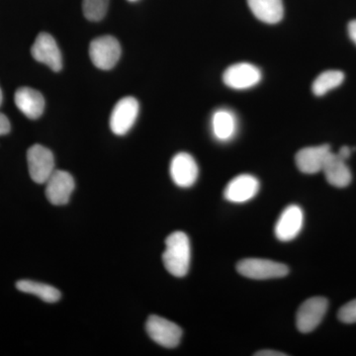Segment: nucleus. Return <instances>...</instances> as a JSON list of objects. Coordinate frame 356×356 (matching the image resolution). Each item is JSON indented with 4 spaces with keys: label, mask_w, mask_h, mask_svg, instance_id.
I'll use <instances>...</instances> for the list:
<instances>
[{
    "label": "nucleus",
    "mask_w": 356,
    "mask_h": 356,
    "mask_svg": "<svg viewBox=\"0 0 356 356\" xmlns=\"http://www.w3.org/2000/svg\"><path fill=\"white\" fill-rule=\"evenodd\" d=\"M27 161L30 177L38 184H46L56 170L53 153L42 145H34L28 149Z\"/></svg>",
    "instance_id": "nucleus-5"
},
{
    "label": "nucleus",
    "mask_w": 356,
    "mask_h": 356,
    "mask_svg": "<svg viewBox=\"0 0 356 356\" xmlns=\"http://www.w3.org/2000/svg\"><path fill=\"white\" fill-rule=\"evenodd\" d=\"M147 334L152 339L166 348H177L182 337L179 325L159 316H151L146 324Z\"/></svg>",
    "instance_id": "nucleus-6"
},
{
    "label": "nucleus",
    "mask_w": 356,
    "mask_h": 356,
    "mask_svg": "<svg viewBox=\"0 0 356 356\" xmlns=\"http://www.w3.org/2000/svg\"><path fill=\"white\" fill-rule=\"evenodd\" d=\"M109 0H83L84 17L92 22L102 20L108 10Z\"/></svg>",
    "instance_id": "nucleus-21"
},
{
    "label": "nucleus",
    "mask_w": 356,
    "mask_h": 356,
    "mask_svg": "<svg viewBox=\"0 0 356 356\" xmlns=\"http://www.w3.org/2000/svg\"><path fill=\"white\" fill-rule=\"evenodd\" d=\"M89 57L98 69H113L121 57V46L113 36L98 37L89 46Z\"/></svg>",
    "instance_id": "nucleus-3"
},
{
    "label": "nucleus",
    "mask_w": 356,
    "mask_h": 356,
    "mask_svg": "<svg viewBox=\"0 0 356 356\" xmlns=\"http://www.w3.org/2000/svg\"><path fill=\"white\" fill-rule=\"evenodd\" d=\"M31 54L37 62L48 65L54 72L62 70V54L57 42L49 33H40L33 44Z\"/></svg>",
    "instance_id": "nucleus-9"
},
{
    "label": "nucleus",
    "mask_w": 356,
    "mask_h": 356,
    "mask_svg": "<svg viewBox=\"0 0 356 356\" xmlns=\"http://www.w3.org/2000/svg\"><path fill=\"white\" fill-rule=\"evenodd\" d=\"M351 153H353V149H351L350 147L344 146L341 147V149H339V153L337 154H339V158L346 161V159H350Z\"/></svg>",
    "instance_id": "nucleus-24"
},
{
    "label": "nucleus",
    "mask_w": 356,
    "mask_h": 356,
    "mask_svg": "<svg viewBox=\"0 0 356 356\" xmlns=\"http://www.w3.org/2000/svg\"><path fill=\"white\" fill-rule=\"evenodd\" d=\"M327 300L324 297H312L299 307L296 315V325L303 334L313 332L324 318L327 311Z\"/></svg>",
    "instance_id": "nucleus-7"
},
{
    "label": "nucleus",
    "mask_w": 356,
    "mask_h": 356,
    "mask_svg": "<svg viewBox=\"0 0 356 356\" xmlns=\"http://www.w3.org/2000/svg\"><path fill=\"white\" fill-rule=\"evenodd\" d=\"M10 122L6 115L0 113V136L6 135L10 132Z\"/></svg>",
    "instance_id": "nucleus-23"
},
{
    "label": "nucleus",
    "mask_w": 356,
    "mask_h": 356,
    "mask_svg": "<svg viewBox=\"0 0 356 356\" xmlns=\"http://www.w3.org/2000/svg\"><path fill=\"white\" fill-rule=\"evenodd\" d=\"M331 153V147L329 145L304 147L295 156L297 168L300 172L306 175H315L322 172L325 161Z\"/></svg>",
    "instance_id": "nucleus-14"
},
{
    "label": "nucleus",
    "mask_w": 356,
    "mask_h": 356,
    "mask_svg": "<svg viewBox=\"0 0 356 356\" xmlns=\"http://www.w3.org/2000/svg\"><path fill=\"white\" fill-rule=\"evenodd\" d=\"M74 177L65 170H55L46 182V197L56 206L65 205L74 191Z\"/></svg>",
    "instance_id": "nucleus-10"
},
{
    "label": "nucleus",
    "mask_w": 356,
    "mask_h": 356,
    "mask_svg": "<svg viewBox=\"0 0 356 356\" xmlns=\"http://www.w3.org/2000/svg\"><path fill=\"white\" fill-rule=\"evenodd\" d=\"M337 316L339 321L346 324H355L356 323V299L341 307Z\"/></svg>",
    "instance_id": "nucleus-22"
},
{
    "label": "nucleus",
    "mask_w": 356,
    "mask_h": 356,
    "mask_svg": "<svg viewBox=\"0 0 356 356\" xmlns=\"http://www.w3.org/2000/svg\"><path fill=\"white\" fill-rule=\"evenodd\" d=\"M261 70L248 63H240V64L231 65L222 74L224 83L228 88L236 89V90L254 88L261 83Z\"/></svg>",
    "instance_id": "nucleus-8"
},
{
    "label": "nucleus",
    "mask_w": 356,
    "mask_h": 356,
    "mask_svg": "<svg viewBox=\"0 0 356 356\" xmlns=\"http://www.w3.org/2000/svg\"><path fill=\"white\" fill-rule=\"evenodd\" d=\"M259 188L261 184L254 175H238L227 185L224 191V197L229 202L245 203L257 196Z\"/></svg>",
    "instance_id": "nucleus-12"
},
{
    "label": "nucleus",
    "mask_w": 356,
    "mask_h": 356,
    "mask_svg": "<svg viewBox=\"0 0 356 356\" xmlns=\"http://www.w3.org/2000/svg\"><path fill=\"white\" fill-rule=\"evenodd\" d=\"M213 136L220 142H229L235 137L238 121L235 114L229 109H218L211 120Z\"/></svg>",
    "instance_id": "nucleus-17"
},
{
    "label": "nucleus",
    "mask_w": 356,
    "mask_h": 356,
    "mask_svg": "<svg viewBox=\"0 0 356 356\" xmlns=\"http://www.w3.org/2000/svg\"><path fill=\"white\" fill-rule=\"evenodd\" d=\"M170 177L177 186L191 187L195 184L199 175V168L191 154L179 153L175 154L170 163Z\"/></svg>",
    "instance_id": "nucleus-13"
},
{
    "label": "nucleus",
    "mask_w": 356,
    "mask_h": 356,
    "mask_svg": "<svg viewBox=\"0 0 356 356\" xmlns=\"http://www.w3.org/2000/svg\"><path fill=\"white\" fill-rule=\"evenodd\" d=\"M344 81V74L341 70H327L314 81L312 90L316 96H323L332 89L339 88Z\"/></svg>",
    "instance_id": "nucleus-20"
},
{
    "label": "nucleus",
    "mask_w": 356,
    "mask_h": 356,
    "mask_svg": "<svg viewBox=\"0 0 356 356\" xmlns=\"http://www.w3.org/2000/svg\"><path fill=\"white\" fill-rule=\"evenodd\" d=\"M322 172H324L327 181L337 188L348 186L353 178L350 168L346 165V161L339 158V154L332 152L327 156Z\"/></svg>",
    "instance_id": "nucleus-16"
},
{
    "label": "nucleus",
    "mask_w": 356,
    "mask_h": 356,
    "mask_svg": "<svg viewBox=\"0 0 356 356\" xmlns=\"http://www.w3.org/2000/svg\"><path fill=\"white\" fill-rule=\"evenodd\" d=\"M241 275L254 280H274L286 276L289 268L285 264L268 259H245L236 264Z\"/></svg>",
    "instance_id": "nucleus-2"
},
{
    "label": "nucleus",
    "mask_w": 356,
    "mask_h": 356,
    "mask_svg": "<svg viewBox=\"0 0 356 356\" xmlns=\"http://www.w3.org/2000/svg\"><path fill=\"white\" fill-rule=\"evenodd\" d=\"M139 110V102L132 96L119 100L110 116L109 125L112 132L117 136L126 135L137 120Z\"/></svg>",
    "instance_id": "nucleus-4"
},
{
    "label": "nucleus",
    "mask_w": 356,
    "mask_h": 356,
    "mask_svg": "<svg viewBox=\"0 0 356 356\" xmlns=\"http://www.w3.org/2000/svg\"><path fill=\"white\" fill-rule=\"evenodd\" d=\"M348 35L353 43L356 44V20H353L348 24Z\"/></svg>",
    "instance_id": "nucleus-25"
},
{
    "label": "nucleus",
    "mask_w": 356,
    "mask_h": 356,
    "mask_svg": "<svg viewBox=\"0 0 356 356\" xmlns=\"http://www.w3.org/2000/svg\"><path fill=\"white\" fill-rule=\"evenodd\" d=\"M257 356H284L287 355L286 353H280V351L275 350H261L259 353H255Z\"/></svg>",
    "instance_id": "nucleus-26"
},
{
    "label": "nucleus",
    "mask_w": 356,
    "mask_h": 356,
    "mask_svg": "<svg viewBox=\"0 0 356 356\" xmlns=\"http://www.w3.org/2000/svg\"><path fill=\"white\" fill-rule=\"evenodd\" d=\"M191 248L188 236L184 232H175L165 240L163 261L166 270L175 277H184L191 266Z\"/></svg>",
    "instance_id": "nucleus-1"
},
{
    "label": "nucleus",
    "mask_w": 356,
    "mask_h": 356,
    "mask_svg": "<svg viewBox=\"0 0 356 356\" xmlns=\"http://www.w3.org/2000/svg\"><path fill=\"white\" fill-rule=\"evenodd\" d=\"M17 108L25 115L27 118L38 119L43 114L44 110V96L36 89L31 88H20L17 89L14 96Z\"/></svg>",
    "instance_id": "nucleus-15"
},
{
    "label": "nucleus",
    "mask_w": 356,
    "mask_h": 356,
    "mask_svg": "<svg viewBox=\"0 0 356 356\" xmlns=\"http://www.w3.org/2000/svg\"><path fill=\"white\" fill-rule=\"evenodd\" d=\"M304 224V213L298 205H289L281 213L274 229L281 242H290L299 235Z\"/></svg>",
    "instance_id": "nucleus-11"
},
{
    "label": "nucleus",
    "mask_w": 356,
    "mask_h": 356,
    "mask_svg": "<svg viewBox=\"0 0 356 356\" xmlns=\"http://www.w3.org/2000/svg\"><path fill=\"white\" fill-rule=\"evenodd\" d=\"M16 288L21 292L35 295L47 303H57L62 296L57 288L33 280H19Z\"/></svg>",
    "instance_id": "nucleus-19"
},
{
    "label": "nucleus",
    "mask_w": 356,
    "mask_h": 356,
    "mask_svg": "<svg viewBox=\"0 0 356 356\" xmlns=\"http://www.w3.org/2000/svg\"><path fill=\"white\" fill-rule=\"evenodd\" d=\"M2 102H3V95H2L1 88H0V106H1Z\"/></svg>",
    "instance_id": "nucleus-27"
},
{
    "label": "nucleus",
    "mask_w": 356,
    "mask_h": 356,
    "mask_svg": "<svg viewBox=\"0 0 356 356\" xmlns=\"http://www.w3.org/2000/svg\"><path fill=\"white\" fill-rule=\"evenodd\" d=\"M248 4L255 17L267 24L280 22L284 15L282 0H248Z\"/></svg>",
    "instance_id": "nucleus-18"
},
{
    "label": "nucleus",
    "mask_w": 356,
    "mask_h": 356,
    "mask_svg": "<svg viewBox=\"0 0 356 356\" xmlns=\"http://www.w3.org/2000/svg\"><path fill=\"white\" fill-rule=\"evenodd\" d=\"M129 1L134 2V1H137V0H129Z\"/></svg>",
    "instance_id": "nucleus-28"
}]
</instances>
